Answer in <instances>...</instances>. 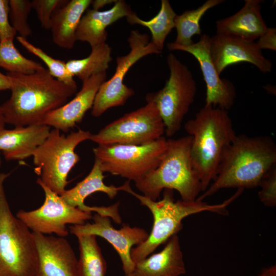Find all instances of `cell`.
<instances>
[{
  "label": "cell",
  "instance_id": "cb8c5ba5",
  "mask_svg": "<svg viewBox=\"0 0 276 276\" xmlns=\"http://www.w3.org/2000/svg\"><path fill=\"white\" fill-rule=\"evenodd\" d=\"M176 15L169 1L162 0L159 12L150 20H143L134 12L127 16L126 19L130 24H138L148 28L152 35L151 41L162 52L166 37L175 28Z\"/></svg>",
  "mask_w": 276,
  "mask_h": 276
},
{
  "label": "cell",
  "instance_id": "83f0119b",
  "mask_svg": "<svg viewBox=\"0 0 276 276\" xmlns=\"http://www.w3.org/2000/svg\"><path fill=\"white\" fill-rule=\"evenodd\" d=\"M0 67L9 73L23 74H31L43 68L40 63L21 55L12 39L0 42Z\"/></svg>",
  "mask_w": 276,
  "mask_h": 276
},
{
  "label": "cell",
  "instance_id": "52a82bcc",
  "mask_svg": "<svg viewBox=\"0 0 276 276\" xmlns=\"http://www.w3.org/2000/svg\"><path fill=\"white\" fill-rule=\"evenodd\" d=\"M88 131L79 129L67 136L60 130H51L45 141L33 154L35 170L39 172V181L51 191L61 195L68 183L69 172L80 160L75 149L81 143L89 140Z\"/></svg>",
  "mask_w": 276,
  "mask_h": 276
},
{
  "label": "cell",
  "instance_id": "3957f363",
  "mask_svg": "<svg viewBox=\"0 0 276 276\" xmlns=\"http://www.w3.org/2000/svg\"><path fill=\"white\" fill-rule=\"evenodd\" d=\"M184 128L192 137L191 164L204 192L216 176L224 150L237 136L233 122L228 111L204 106Z\"/></svg>",
  "mask_w": 276,
  "mask_h": 276
},
{
  "label": "cell",
  "instance_id": "2e32d148",
  "mask_svg": "<svg viewBox=\"0 0 276 276\" xmlns=\"http://www.w3.org/2000/svg\"><path fill=\"white\" fill-rule=\"evenodd\" d=\"M33 234L38 255L36 276H80L78 260L64 237Z\"/></svg>",
  "mask_w": 276,
  "mask_h": 276
},
{
  "label": "cell",
  "instance_id": "9c48e42d",
  "mask_svg": "<svg viewBox=\"0 0 276 276\" xmlns=\"http://www.w3.org/2000/svg\"><path fill=\"white\" fill-rule=\"evenodd\" d=\"M167 147L162 136L145 145H98L93 151L103 172L135 181L156 168Z\"/></svg>",
  "mask_w": 276,
  "mask_h": 276
},
{
  "label": "cell",
  "instance_id": "f546056e",
  "mask_svg": "<svg viewBox=\"0 0 276 276\" xmlns=\"http://www.w3.org/2000/svg\"><path fill=\"white\" fill-rule=\"evenodd\" d=\"M9 17L12 27L19 36L26 38L32 34L28 16L32 9L29 0H10Z\"/></svg>",
  "mask_w": 276,
  "mask_h": 276
},
{
  "label": "cell",
  "instance_id": "9a60e30c",
  "mask_svg": "<svg viewBox=\"0 0 276 276\" xmlns=\"http://www.w3.org/2000/svg\"><path fill=\"white\" fill-rule=\"evenodd\" d=\"M210 55L220 75L228 66L242 62L255 65L262 73L271 71L272 64L255 41H247L224 34H216L210 39Z\"/></svg>",
  "mask_w": 276,
  "mask_h": 276
},
{
  "label": "cell",
  "instance_id": "7a4b0ae2",
  "mask_svg": "<svg viewBox=\"0 0 276 276\" xmlns=\"http://www.w3.org/2000/svg\"><path fill=\"white\" fill-rule=\"evenodd\" d=\"M276 165V145L269 136L237 135L224 150L212 183L196 199L202 201L221 189L255 188Z\"/></svg>",
  "mask_w": 276,
  "mask_h": 276
},
{
  "label": "cell",
  "instance_id": "4dcf8cb0",
  "mask_svg": "<svg viewBox=\"0 0 276 276\" xmlns=\"http://www.w3.org/2000/svg\"><path fill=\"white\" fill-rule=\"evenodd\" d=\"M259 186L261 187L258 195L260 201L267 207L276 205V165L263 176Z\"/></svg>",
  "mask_w": 276,
  "mask_h": 276
},
{
  "label": "cell",
  "instance_id": "ffe728a7",
  "mask_svg": "<svg viewBox=\"0 0 276 276\" xmlns=\"http://www.w3.org/2000/svg\"><path fill=\"white\" fill-rule=\"evenodd\" d=\"M133 12L124 1H116L110 9L100 11L88 9L82 16L76 32V39L88 42L91 48L106 43V28L119 19Z\"/></svg>",
  "mask_w": 276,
  "mask_h": 276
},
{
  "label": "cell",
  "instance_id": "d590c367",
  "mask_svg": "<svg viewBox=\"0 0 276 276\" xmlns=\"http://www.w3.org/2000/svg\"><path fill=\"white\" fill-rule=\"evenodd\" d=\"M257 276H276V265H272L263 269Z\"/></svg>",
  "mask_w": 276,
  "mask_h": 276
},
{
  "label": "cell",
  "instance_id": "484cf974",
  "mask_svg": "<svg viewBox=\"0 0 276 276\" xmlns=\"http://www.w3.org/2000/svg\"><path fill=\"white\" fill-rule=\"evenodd\" d=\"M93 235L77 236L79 248L78 267L80 276H105L107 265Z\"/></svg>",
  "mask_w": 276,
  "mask_h": 276
},
{
  "label": "cell",
  "instance_id": "d6a6232c",
  "mask_svg": "<svg viewBox=\"0 0 276 276\" xmlns=\"http://www.w3.org/2000/svg\"><path fill=\"white\" fill-rule=\"evenodd\" d=\"M9 4L8 0H0V42L14 40L17 33L9 20Z\"/></svg>",
  "mask_w": 276,
  "mask_h": 276
},
{
  "label": "cell",
  "instance_id": "d6986e66",
  "mask_svg": "<svg viewBox=\"0 0 276 276\" xmlns=\"http://www.w3.org/2000/svg\"><path fill=\"white\" fill-rule=\"evenodd\" d=\"M243 7L234 15L216 22V34L254 41L268 27L261 13V0H245Z\"/></svg>",
  "mask_w": 276,
  "mask_h": 276
},
{
  "label": "cell",
  "instance_id": "8d00e7d4",
  "mask_svg": "<svg viewBox=\"0 0 276 276\" xmlns=\"http://www.w3.org/2000/svg\"><path fill=\"white\" fill-rule=\"evenodd\" d=\"M110 1H101V0H96L93 1L91 2L93 9L99 10L101 7H103L105 5L107 4L111 3Z\"/></svg>",
  "mask_w": 276,
  "mask_h": 276
},
{
  "label": "cell",
  "instance_id": "e575fe53",
  "mask_svg": "<svg viewBox=\"0 0 276 276\" xmlns=\"http://www.w3.org/2000/svg\"><path fill=\"white\" fill-rule=\"evenodd\" d=\"M10 88V81L7 75L0 72V91Z\"/></svg>",
  "mask_w": 276,
  "mask_h": 276
},
{
  "label": "cell",
  "instance_id": "44dd1931",
  "mask_svg": "<svg viewBox=\"0 0 276 276\" xmlns=\"http://www.w3.org/2000/svg\"><path fill=\"white\" fill-rule=\"evenodd\" d=\"M136 276H179L186 272L177 234L172 236L162 250L136 263Z\"/></svg>",
  "mask_w": 276,
  "mask_h": 276
},
{
  "label": "cell",
  "instance_id": "e0dca14e",
  "mask_svg": "<svg viewBox=\"0 0 276 276\" xmlns=\"http://www.w3.org/2000/svg\"><path fill=\"white\" fill-rule=\"evenodd\" d=\"M106 72L95 74L82 81L81 89L70 101L49 113L42 124L67 132L81 122L86 111L91 108L97 93L106 80Z\"/></svg>",
  "mask_w": 276,
  "mask_h": 276
},
{
  "label": "cell",
  "instance_id": "8fae6325",
  "mask_svg": "<svg viewBox=\"0 0 276 276\" xmlns=\"http://www.w3.org/2000/svg\"><path fill=\"white\" fill-rule=\"evenodd\" d=\"M128 41L130 52L116 58L115 73L109 80L101 84L97 93L91 111L94 117H100L110 108L125 104L134 94L133 89L123 82L128 70L143 57L162 53L151 41L149 42V35L141 33L137 30L130 32Z\"/></svg>",
  "mask_w": 276,
  "mask_h": 276
},
{
  "label": "cell",
  "instance_id": "1f68e13d",
  "mask_svg": "<svg viewBox=\"0 0 276 276\" xmlns=\"http://www.w3.org/2000/svg\"><path fill=\"white\" fill-rule=\"evenodd\" d=\"M68 2L67 0H33L31 3L42 27L50 29L53 13Z\"/></svg>",
  "mask_w": 276,
  "mask_h": 276
},
{
  "label": "cell",
  "instance_id": "74e56055",
  "mask_svg": "<svg viewBox=\"0 0 276 276\" xmlns=\"http://www.w3.org/2000/svg\"><path fill=\"white\" fill-rule=\"evenodd\" d=\"M6 124L4 116L3 114V110L0 105V131L4 129L5 125Z\"/></svg>",
  "mask_w": 276,
  "mask_h": 276
},
{
  "label": "cell",
  "instance_id": "6da1fadb",
  "mask_svg": "<svg viewBox=\"0 0 276 276\" xmlns=\"http://www.w3.org/2000/svg\"><path fill=\"white\" fill-rule=\"evenodd\" d=\"M11 96L1 106L6 123L15 127L42 124L46 116L77 91V85L62 83L48 69L31 74L8 72Z\"/></svg>",
  "mask_w": 276,
  "mask_h": 276
},
{
  "label": "cell",
  "instance_id": "8992f818",
  "mask_svg": "<svg viewBox=\"0 0 276 276\" xmlns=\"http://www.w3.org/2000/svg\"><path fill=\"white\" fill-rule=\"evenodd\" d=\"M0 173V276H36L38 255L33 232L12 213Z\"/></svg>",
  "mask_w": 276,
  "mask_h": 276
},
{
  "label": "cell",
  "instance_id": "d4e9b609",
  "mask_svg": "<svg viewBox=\"0 0 276 276\" xmlns=\"http://www.w3.org/2000/svg\"><path fill=\"white\" fill-rule=\"evenodd\" d=\"M91 48V53L88 57L70 60L66 62L69 73L82 81L94 75L106 72L112 60L111 48L106 43Z\"/></svg>",
  "mask_w": 276,
  "mask_h": 276
},
{
  "label": "cell",
  "instance_id": "4fadbf2b",
  "mask_svg": "<svg viewBox=\"0 0 276 276\" xmlns=\"http://www.w3.org/2000/svg\"><path fill=\"white\" fill-rule=\"evenodd\" d=\"M210 39L209 35L203 34L198 41L189 45H180L173 42L167 45L170 51L188 52L198 61L206 86L204 106L217 107L228 111L234 104L236 90L230 80L221 78L218 74L211 57Z\"/></svg>",
  "mask_w": 276,
  "mask_h": 276
},
{
  "label": "cell",
  "instance_id": "603a6c76",
  "mask_svg": "<svg viewBox=\"0 0 276 276\" xmlns=\"http://www.w3.org/2000/svg\"><path fill=\"white\" fill-rule=\"evenodd\" d=\"M100 163L95 160L93 167L88 175L73 188L65 190L60 195L69 205L87 212H91L92 206L84 204L85 198L91 194L100 192L107 194L110 199L114 198L119 191H124L125 184L117 187L107 186L103 182V175Z\"/></svg>",
  "mask_w": 276,
  "mask_h": 276
},
{
  "label": "cell",
  "instance_id": "f35d334b",
  "mask_svg": "<svg viewBox=\"0 0 276 276\" xmlns=\"http://www.w3.org/2000/svg\"><path fill=\"white\" fill-rule=\"evenodd\" d=\"M264 87L267 93L270 94H275V88H274L273 86L267 84L265 85Z\"/></svg>",
  "mask_w": 276,
  "mask_h": 276
},
{
  "label": "cell",
  "instance_id": "7c38bea8",
  "mask_svg": "<svg viewBox=\"0 0 276 276\" xmlns=\"http://www.w3.org/2000/svg\"><path fill=\"white\" fill-rule=\"evenodd\" d=\"M37 183L44 192V203L34 210H20L16 216L32 232L43 235L53 233L58 237H65L68 234L66 224L82 225L93 218L91 212L69 205L38 179Z\"/></svg>",
  "mask_w": 276,
  "mask_h": 276
},
{
  "label": "cell",
  "instance_id": "836d02e7",
  "mask_svg": "<svg viewBox=\"0 0 276 276\" xmlns=\"http://www.w3.org/2000/svg\"><path fill=\"white\" fill-rule=\"evenodd\" d=\"M256 43L259 48L276 51V29L268 27L266 31L258 38Z\"/></svg>",
  "mask_w": 276,
  "mask_h": 276
},
{
  "label": "cell",
  "instance_id": "ab89813d",
  "mask_svg": "<svg viewBox=\"0 0 276 276\" xmlns=\"http://www.w3.org/2000/svg\"><path fill=\"white\" fill-rule=\"evenodd\" d=\"M125 276H136L133 272L128 274H125Z\"/></svg>",
  "mask_w": 276,
  "mask_h": 276
},
{
  "label": "cell",
  "instance_id": "ac0fdd59",
  "mask_svg": "<svg viewBox=\"0 0 276 276\" xmlns=\"http://www.w3.org/2000/svg\"><path fill=\"white\" fill-rule=\"evenodd\" d=\"M50 127L44 124L0 131V151L7 160H22L33 153L47 139Z\"/></svg>",
  "mask_w": 276,
  "mask_h": 276
},
{
  "label": "cell",
  "instance_id": "5bb4252c",
  "mask_svg": "<svg viewBox=\"0 0 276 276\" xmlns=\"http://www.w3.org/2000/svg\"><path fill=\"white\" fill-rule=\"evenodd\" d=\"M94 222L70 226V232L76 237L83 235L100 236L110 243L120 257L125 274L133 272L135 263L130 256V251L134 245H139L146 240L148 233L139 227L123 224L117 229L111 224L110 217L96 213L93 216Z\"/></svg>",
  "mask_w": 276,
  "mask_h": 276
},
{
  "label": "cell",
  "instance_id": "b9f144b4",
  "mask_svg": "<svg viewBox=\"0 0 276 276\" xmlns=\"http://www.w3.org/2000/svg\"><path fill=\"white\" fill-rule=\"evenodd\" d=\"M0 165H1V164H0Z\"/></svg>",
  "mask_w": 276,
  "mask_h": 276
},
{
  "label": "cell",
  "instance_id": "ba28073f",
  "mask_svg": "<svg viewBox=\"0 0 276 276\" xmlns=\"http://www.w3.org/2000/svg\"><path fill=\"white\" fill-rule=\"evenodd\" d=\"M167 62L170 76L165 86L157 92L148 94L146 100L156 105L164 122L168 137L175 134L194 101L197 84L189 68L173 53H169Z\"/></svg>",
  "mask_w": 276,
  "mask_h": 276
},
{
  "label": "cell",
  "instance_id": "7402d4cb",
  "mask_svg": "<svg viewBox=\"0 0 276 276\" xmlns=\"http://www.w3.org/2000/svg\"><path fill=\"white\" fill-rule=\"evenodd\" d=\"M91 0H71L53 13L50 29L54 42L58 47L71 49L74 46L76 32L84 12Z\"/></svg>",
  "mask_w": 276,
  "mask_h": 276
},
{
  "label": "cell",
  "instance_id": "f1b7e54d",
  "mask_svg": "<svg viewBox=\"0 0 276 276\" xmlns=\"http://www.w3.org/2000/svg\"><path fill=\"white\" fill-rule=\"evenodd\" d=\"M16 39L26 50L38 57L46 64L48 70L53 77L66 84H77L73 76L68 71L65 62L52 57L25 38L18 36Z\"/></svg>",
  "mask_w": 276,
  "mask_h": 276
},
{
  "label": "cell",
  "instance_id": "60d3db41",
  "mask_svg": "<svg viewBox=\"0 0 276 276\" xmlns=\"http://www.w3.org/2000/svg\"><path fill=\"white\" fill-rule=\"evenodd\" d=\"M1 164V159H0V164Z\"/></svg>",
  "mask_w": 276,
  "mask_h": 276
},
{
  "label": "cell",
  "instance_id": "5b68a950",
  "mask_svg": "<svg viewBox=\"0 0 276 276\" xmlns=\"http://www.w3.org/2000/svg\"><path fill=\"white\" fill-rule=\"evenodd\" d=\"M191 139L188 135L167 140L166 150L158 165L134 181L144 196L156 201L162 191L168 189L176 190L183 201L196 200L202 187L191 164Z\"/></svg>",
  "mask_w": 276,
  "mask_h": 276
},
{
  "label": "cell",
  "instance_id": "277c9868",
  "mask_svg": "<svg viewBox=\"0 0 276 276\" xmlns=\"http://www.w3.org/2000/svg\"><path fill=\"white\" fill-rule=\"evenodd\" d=\"M162 199L153 201L144 195L132 191L128 181L124 191L136 198L141 204L147 206L153 217L152 228L148 238L143 243L132 248L130 256L136 263L148 257L157 247L167 241L172 236L182 228V220L186 217L204 211L215 213L224 216L228 215L227 206L242 193L243 189L237 191L228 199L221 203L210 204L203 201L196 200L188 202L182 200L175 201L173 190H164Z\"/></svg>",
  "mask_w": 276,
  "mask_h": 276
},
{
  "label": "cell",
  "instance_id": "4316f807",
  "mask_svg": "<svg viewBox=\"0 0 276 276\" xmlns=\"http://www.w3.org/2000/svg\"><path fill=\"white\" fill-rule=\"evenodd\" d=\"M224 0H208L202 5L193 10H187L175 18L177 36L174 43L180 45H189L194 43L192 37L201 35L200 21L209 9L223 3Z\"/></svg>",
  "mask_w": 276,
  "mask_h": 276
},
{
  "label": "cell",
  "instance_id": "30bf717a",
  "mask_svg": "<svg viewBox=\"0 0 276 276\" xmlns=\"http://www.w3.org/2000/svg\"><path fill=\"white\" fill-rule=\"evenodd\" d=\"M147 104L124 114L111 122L89 140L98 145L125 144L143 145L163 136L165 128L155 104L147 100Z\"/></svg>",
  "mask_w": 276,
  "mask_h": 276
}]
</instances>
